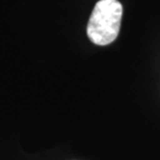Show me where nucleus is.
<instances>
[{
	"label": "nucleus",
	"mask_w": 160,
	"mask_h": 160,
	"mask_svg": "<svg viewBox=\"0 0 160 160\" xmlns=\"http://www.w3.org/2000/svg\"><path fill=\"white\" fill-rule=\"evenodd\" d=\"M123 6L118 0H100L88 20V39L99 46L111 44L119 36Z\"/></svg>",
	"instance_id": "f257e3e1"
}]
</instances>
